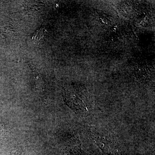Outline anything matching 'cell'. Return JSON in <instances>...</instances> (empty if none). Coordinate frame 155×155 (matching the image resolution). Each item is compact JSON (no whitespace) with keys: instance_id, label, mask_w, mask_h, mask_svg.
<instances>
[{"instance_id":"cell-2","label":"cell","mask_w":155,"mask_h":155,"mask_svg":"<svg viewBox=\"0 0 155 155\" xmlns=\"http://www.w3.org/2000/svg\"><path fill=\"white\" fill-rule=\"evenodd\" d=\"M45 31L44 29L43 28H41L35 34L33 38V40H36V41L39 42L40 39L43 38L44 35Z\"/></svg>"},{"instance_id":"cell-3","label":"cell","mask_w":155,"mask_h":155,"mask_svg":"<svg viewBox=\"0 0 155 155\" xmlns=\"http://www.w3.org/2000/svg\"><path fill=\"white\" fill-rule=\"evenodd\" d=\"M25 151L21 150L19 151L14 150V151L12 152L9 155H25Z\"/></svg>"},{"instance_id":"cell-1","label":"cell","mask_w":155,"mask_h":155,"mask_svg":"<svg viewBox=\"0 0 155 155\" xmlns=\"http://www.w3.org/2000/svg\"><path fill=\"white\" fill-rule=\"evenodd\" d=\"M90 136L98 146L105 154L121 155L120 148L116 142L112 141L107 137L98 132H91Z\"/></svg>"}]
</instances>
